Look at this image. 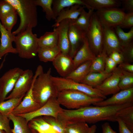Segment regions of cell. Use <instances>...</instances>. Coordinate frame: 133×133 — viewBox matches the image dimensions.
<instances>
[{"mask_svg": "<svg viewBox=\"0 0 133 133\" xmlns=\"http://www.w3.org/2000/svg\"><path fill=\"white\" fill-rule=\"evenodd\" d=\"M122 9L127 13L133 12V0H120Z\"/></svg>", "mask_w": 133, "mask_h": 133, "instance_id": "45", "label": "cell"}, {"mask_svg": "<svg viewBox=\"0 0 133 133\" xmlns=\"http://www.w3.org/2000/svg\"><path fill=\"white\" fill-rule=\"evenodd\" d=\"M10 120L8 116L0 113V129L6 133H12L10 125Z\"/></svg>", "mask_w": 133, "mask_h": 133, "instance_id": "42", "label": "cell"}, {"mask_svg": "<svg viewBox=\"0 0 133 133\" xmlns=\"http://www.w3.org/2000/svg\"><path fill=\"white\" fill-rule=\"evenodd\" d=\"M51 68L45 73L42 66L37 67L34 75L33 95L36 101L42 107L50 98L56 97L58 91L51 79Z\"/></svg>", "mask_w": 133, "mask_h": 133, "instance_id": "2", "label": "cell"}, {"mask_svg": "<svg viewBox=\"0 0 133 133\" xmlns=\"http://www.w3.org/2000/svg\"><path fill=\"white\" fill-rule=\"evenodd\" d=\"M107 56L105 51L103 49L102 52L96 56L93 60L90 72L99 73L103 72L106 59Z\"/></svg>", "mask_w": 133, "mask_h": 133, "instance_id": "33", "label": "cell"}, {"mask_svg": "<svg viewBox=\"0 0 133 133\" xmlns=\"http://www.w3.org/2000/svg\"><path fill=\"white\" fill-rule=\"evenodd\" d=\"M121 28L131 29L133 27V12L126 13L121 24Z\"/></svg>", "mask_w": 133, "mask_h": 133, "instance_id": "43", "label": "cell"}, {"mask_svg": "<svg viewBox=\"0 0 133 133\" xmlns=\"http://www.w3.org/2000/svg\"><path fill=\"white\" fill-rule=\"evenodd\" d=\"M90 129L87 123L77 122L66 125L65 133H88Z\"/></svg>", "mask_w": 133, "mask_h": 133, "instance_id": "36", "label": "cell"}, {"mask_svg": "<svg viewBox=\"0 0 133 133\" xmlns=\"http://www.w3.org/2000/svg\"><path fill=\"white\" fill-rule=\"evenodd\" d=\"M133 105V102H129L118 105H90L73 110L63 109L58 118L65 125L79 122L93 124L103 121L115 122L117 121L116 114L119 111Z\"/></svg>", "mask_w": 133, "mask_h": 133, "instance_id": "1", "label": "cell"}, {"mask_svg": "<svg viewBox=\"0 0 133 133\" xmlns=\"http://www.w3.org/2000/svg\"><path fill=\"white\" fill-rule=\"evenodd\" d=\"M116 121L118 123L119 133H132L124 122L119 118L117 117Z\"/></svg>", "mask_w": 133, "mask_h": 133, "instance_id": "47", "label": "cell"}, {"mask_svg": "<svg viewBox=\"0 0 133 133\" xmlns=\"http://www.w3.org/2000/svg\"><path fill=\"white\" fill-rule=\"evenodd\" d=\"M86 8L84 6L76 4L65 8L59 13L55 20L52 27L56 28L62 21L66 19L76 20L80 16L82 10Z\"/></svg>", "mask_w": 133, "mask_h": 133, "instance_id": "20", "label": "cell"}, {"mask_svg": "<svg viewBox=\"0 0 133 133\" xmlns=\"http://www.w3.org/2000/svg\"><path fill=\"white\" fill-rule=\"evenodd\" d=\"M57 99L60 105L69 110L77 109L91 104L94 105L104 100L102 98H93L83 92L71 90L58 92Z\"/></svg>", "mask_w": 133, "mask_h": 133, "instance_id": "4", "label": "cell"}, {"mask_svg": "<svg viewBox=\"0 0 133 133\" xmlns=\"http://www.w3.org/2000/svg\"><path fill=\"white\" fill-rule=\"evenodd\" d=\"M116 116L119 118L132 133H133V105L119 111L117 113Z\"/></svg>", "mask_w": 133, "mask_h": 133, "instance_id": "31", "label": "cell"}, {"mask_svg": "<svg viewBox=\"0 0 133 133\" xmlns=\"http://www.w3.org/2000/svg\"><path fill=\"white\" fill-rule=\"evenodd\" d=\"M6 55L7 54L5 55V56L4 57L3 61H2L1 64L0 65V71L3 66L4 63L5 61L6 57Z\"/></svg>", "mask_w": 133, "mask_h": 133, "instance_id": "51", "label": "cell"}, {"mask_svg": "<svg viewBox=\"0 0 133 133\" xmlns=\"http://www.w3.org/2000/svg\"><path fill=\"white\" fill-rule=\"evenodd\" d=\"M14 7L19 17L18 28L12 33L16 35L28 28L36 27L38 23L37 6L34 0H6Z\"/></svg>", "mask_w": 133, "mask_h": 133, "instance_id": "3", "label": "cell"}, {"mask_svg": "<svg viewBox=\"0 0 133 133\" xmlns=\"http://www.w3.org/2000/svg\"><path fill=\"white\" fill-rule=\"evenodd\" d=\"M0 60L8 53L17 54L16 49L13 47L12 44V42L14 41L15 35L11 32L7 31L4 28L0 20Z\"/></svg>", "mask_w": 133, "mask_h": 133, "instance_id": "18", "label": "cell"}, {"mask_svg": "<svg viewBox=\"0 0 133 133\" xmlns=\"http://www.w3.org/2000/svg\"><path fill=\"white\" fill-rule=\"evenodd\" d=\"M51 79L59 92L66 90H77L94 98L104 99L106 97L97 89L85 84L75 82L71 80L61 77L51 76Z\"/></svg>", "mask_w": 133, "mask_h": 133, "instance_id": "7", "label": "cell"}, {"mask_svg": "<svg viewBox=\"0 0 133 133\" xmlns=\"http://www.w3.org/2000/svg\"><path fill=\"white\" fill-rule=\"evenodd\" d=\"M92 60L88 61L81 64L65 78L81 83L89 73Z\"/></svg>", "mask_w": 133, "mask_h": 133, "instance_id": "23", "label": "cell"}, {"mask_svg": "<svg viewBox=\"0 0 133 133\" xmlns=\"http://www.w3.org/2000/svg\"><path fill=\"white\" fill-rule=\"evenodd\" d=\"M85 34L91 49L97 56L103 50L104 27L94 12Z\"/></svg>", "mask_w": 133, "mask_h": 133, "instance_id": "6", "label": "cell"}, {"mask_svg": "<svg viewBox=\"0 0 133 133\" xmlns=\"http://www.w3.org/2000/svg\"><path fill=\"white\" fill-rule=\"evenodd\" d=\"M8 117L13 124V128L11 129L12 133H31L28 123L24 117L12 113L9 115Z\"/></svg>", "mask_w": 133, "mask_h": 133, "instance_id": "25", "label": "cell"}, {"mask_svg": "<svg viewBox=\"0 0 133 133\" xmlns=\"http://www.w3.org/2000/svg\"><path fill=\"white\" fill-rule=\"evenodd\" d=\"M86 36L85 33L78 28L70 20L68 30L70 45L69 55L72 58L82 45Z\"/></svg>", "mask_w": 133, "mask_h": 133, "instance_id": "14", "label": "cell"}, {"mask_svg": "<svg viewBox=\"0 0 133 133\" xmlns=\"http://www.w3.org/2000/svg\"><path fill=\"white\" fill-rule=\"evenodd\" d=\"M53 0H34L36 6H41L45 13L46 17L49 21L55 20L56 17L52 8Z\"/></svg>", "mask_w": 133, "mask_h": 133, "instance_id": "35", "label": "cell"}, {"mask_svg": "<svg viewBox=\"0 0 133 133\" xmlns=\"http://www.w3.org/2000/svg\"><path fill=\"white\" fill-rule=\"evenodd\" d=\"M42 117L58 133H65L66 126L57 118L48 116H43Z\"/></svg>", "mask_w": 133, "mask_h": 133, "instance_id": "39", "label": "cell"}, {"mask_svg": "<svg viewBox=\"0 0 133 133\" xmlns=\"http://www.w3.org/2000/svg\"><path fill=\"white\" fill-rule=\"evenodd\" d=\"M94 10L90 9L88 12L84 8L82 11L78 18L75 20H72L73 24L78 28L85 33L89 25L91 17L94 12Z\"/></svg>", "mask_w": 133, "mask_h": 133, "instance_id": "30", "label": "cell"}, {"mask_svg": "<svg viewBox=\"0 0 133 133\" xmlns=\"http://www.w3.org/2000/svg\"><path fill=\"white\" fill-rule=\"evenodd\" d=\"M62 109L57 97H53L50 98L44 105L36 110L29 113L19 115L25 118L28 123L32 119L40 116H51L57 118Z\"/></svg>", "mask_w": 133, "mask_h": 133, "instance_id": "9", "label": "cell"}, {"mask_svg": "<svg viewBox=\"0 0 133 133\" xmlns=\"http://www.w3.org/2000/svg\"><path fill=\"white\" fill-rule=\"evenodd\" d=\"M122 70L117 67L111 75L105 79L100 85L96 87L104 96L114 94L120 89L118 84L122 74Z\"/></svg>", "mask_w": 133, "mask_h": 133, "instance_id": "12", "label": "cell"}, {"mask_svg": "<svg viewBox=\"0 0 133 133\" xmlns=\"http://www.w3.org/2000/svg\"><path fill=\"white\" fill-rule=\"evenodd\" d=\"M15 10L13 6L6 0L0 1V19Z\"/></svg>", "mask_w": 133, "mask_h": 133, "instance_id": "41", "label": "cell"}, {"mask_svg": "<svg viewBox=\"0 0 133 133\" xmlns=\"http://www.w3.org/2000/svg\"><path fill=\"white\" fill-rule=\"evenodd\" d=\"M95 13L103 27L113 28L121 24L126 13L118 7L99 9Z\"/></svg>", "mask_w": 133, "mask_h": 133, "instance_id": "8", "label": "cell"}, {"mask_svg": "<svg viewBox=\"0 0 133 133\" xmlns=\"http://www.w3.org/2000/svg\"><path fill=\"white\" fill-rule=\"evenodd\" d=\"M97 126L95 124L90 127V129L88 133H95L97 129Z\"/></svg>", "mask_w": 133, "mask_h": 133, "instance_id": "50", "label": "cell"}, {"mask_svg": "<svg viewBox=\"0 0 133 133\" xmlns=\"http://www.w3.org/2000/svg\"><path fill=\"white\" fill-rule=\"evenodd\" d=\"M30 129L44 133H58L48 122L40 116L34 118L28 122Z\"/></svg>", "mask_w": 133, "mask_h": 133, "instance_id": "26", "label": "cell"}, {"mask_svg": "<svg viewBox=\"0 0 133 133\" xmlns=\"http://www.w3.org/2000/svg\"><path fill=\"white\" fill-rule=\"evenodd\" d=\"M32 29L28 28L15 35L14 42L17 54L23 59L34 57L39 48L38 38L36 34L33 33Z\"/></svg>", "mask_w": 133, "mask_h": 133, "instance_id": "5", "label": "cell"}, {"mask_svg": "<svg viewBox=\"0 0 133 133\" xmlns=\"http://www.w3.org/2000/svg\"><path fill=\"white\" fill-rule=\"evenodd\" d=\"M31 133H44L42 132L30 129Z\"/></svg>", "mask_w": 133, "mask_h": 133, "instance_id": "52", "label": "cell"}, {"mask_svg": "<svg viewBox=\"0 0 133 133\" xmlns=\"http://www.w3.org/2000/svg\"><path fill=\"white\" fill-rule=\"evenodd\" d=\"M102 133H117L112 128L109 123L106 122L103 123L101 126Z\"/></svg>", "mask_w": 133, "mask_h": 133, "instance_id": "49", "label": "cell"}, {"mask_svg": "<svg viewBox=\"0 0 133 133\" xmlns=\"http://www.w3.org/2000/svg\"><path fill=\"white\" fill-rule=\"evenodd\" d=\"M118 67L123 70L133 73V65L130 63L123 62L119 65Z\"/></svg>", "mask_w": 133, "mask_h": 133, "instance_id": "48", "label": "cell"}, {"mask_svg": "<svg viewBox=\"0 0 133 133\" xmlns=\"http://www.w3.org/2000/svg\"><path fill=\"white\" fill-rule=\"evenodd\" d=\"M23 70L18 67L9 69L0 78V103L5 100L7 95L13 89Z\"/></svg>", "mask_w": 133, "mask_h": 133, "instance_id": "11", "label": "cell"}, {"mask_svg": "<svg viewBox=\"0 0 133 133\" xmlns=\"http://www.w3.org/2000/svg\"><path fill=\"white\" fill-rule=\"evenodd\" d=\"M24 96L10 99L0 102V113L8 116L19 104Z\"/></svg>", "mask_w": 133, "mask_h": 133, "instance_id": "32", "label": "cell"}, {"mask_svg": "<svg viewBox=\"0 0 133 133\" xmlns=\"http://www.w3.org/2000/svg\"><path fill=\"white\" fill-rule=\"evenodd\" d=\"M34 76L31 87L25 94L19 104L12 112L15 115L25 114L33 112L41 107L36 101L33 93Z\"/></svg>", "mask_w": 133, "mask_h": 133, "instance_id": "13", "label": "cell"}, {"mask_svg": "<svg viewBox=\"0 0 133 133\" xmlns=\"http://www.w3.org/2000/svg\"><path fill=\"white\" fill-rule=\"evenodd\" d=\"M112 73L108 74L104 71L99 73L89 72L81 83L95 88L110 76Z\"/></svg>", "mask_w": 133, "mask_h": 133, "instance_id": "28", "label": "cell"}, {"mask_svg": "<svg viewBox=\"0 0 133 133\" xmlns=\"http://www.w3.org/2000/svg\"><path fill=\"white\" fill-rule=\"evenodd\" d=\"M89 9L97 10L112 7L119 8L121 5L120 0H83Z\"/></svg>", "mask_w": 133, "mask_h": 133, "instance_id": "24", "label": "cell"}, {"mask_svg": "<svg viewBox=\"0 0 133 133\" xmlns=\"http://www.w3.org/2000/svg\"><path fill=\"white\" fill-rule=\"evenodd\" d=\"M17 13L15 10L0 19L1 23L7 31L11 32L17 20Z\"/></svg>", "mask_w": 133, "mask_h": 133, "instance_id": "38", "label": "cell"}, {"mask_svg": "<svg viewBox=\"0 0 133 133\" xmlns=\"http://www.w3.org/2000/svg\"><path fill=\"white\" fill-rule=\"evenodd\" d=\"M76 4L85 6L88 9H89L83 0H53L52 8L56 17L62 10Z\"/></svg>", "mask_w": 133, "mask_h": 133, "instance_id": "27", "label": "cell"}, {"mask_svg": "<svg viewBox=\"0 0 133 133\" xmlns=\"http://www.w3.org/2000/svg\"><path fill=\"white\" fill-rule=\"evenodd\" d=\"M34 75L33 71L29 69L23 70L17 81L9 95L5 99L7 100L19 98L24 96L31 86Z\"/></svg>", "mask_w": 133, "mask_h": 133, "instance_id": "10", "label": "cell"}, {"mask_svg": "<svg viewBox=\"0 0 133 133\" xmlns=\"http://www.w3.org/2000/svg\"><path fill=\"white\" fill-rule=\"evenodd\" d=\"M121 48L114 28L104 27L103 49L107 55L114 51L120 53Z\"/></svg>", "mask_w": 133, "mask_h": 133, "instance_id": "17", "label": "cell"}, {"mask_svg": "<svg viewBox=\"0 0 133 133\" xmlns=\"http://www.w3.org/2000/svg\"><path fill=\"white\" fill-rule=\"evenodd\" d=\"M61 52V51L57 46L52 48H39L37 54L40 61L46 62H52Z\"/></svg>", "mask_w": 133, "mask_h": 133, "instance_id": "29", "label": "cell"}, {"mask_svg": "<svg viewBox=\"0 0 133 133\" xmlns=\"http://www.w3.org/2000/svg\"><path fill=\"white\" fill-rule=\"evenodd\" d=\"M70 20L66 19L61 22L58 27V46L61 52L69 54L70 45L68 37V30Z\"/></svg>", "mask_w": 133, "mask_h": 133, "instance_id": "19", "label": "cell"}, {"mask_svg": "<svg viewBox=\"0 0 133 133\" xmlns=\"http://www.w3.org/2000/svg\"><path fill=\"white\" fill-rule=\"evenodd\" d=\"M121 46H124L133 41V27L127 32H124L119 26L114 28Z\"/></svg>", "mask_w": 133, "mask_h": 133, "instance_id": "34", "label": "cell"}, {"mask_svg": "<svg viewBox=\"0 0 133 133\" xmlns=\"http://www.w3.org/2000/svg\"><path fill=\"white\" fill-rule=\"evenodd\" d=\"M129 102H133V87L121 90L110 98L95 104L100 106H116Z\"/></svg>", "mask_w": 133, "mask_h": 133, "instance_id": "15", "label": "cell"}, {"mask_svg": "<svg viewBox=\"0 0 133 133\" xmlns=\"http://www.w3.org/2000/svg\"><path fill=\"white\" fill-rule=\"evenodd\" d=\"M52 62L54 68L62 77H66L74 69L73 58L68 54L61 52Z\"/></svg>", "mask_w": 133, "mask_h": 133, "instance_id": "16", "label": "cell"}, {"mask_svg": "<svg viewBox=\"0 0 133 133\" xmlns=\"http://www.w3.org/2000/svg\"><path fill=\"white\" fill-rule=\"evenodd\" d=\"M58 27L54 29L52 32H46L38 38L39 48H49L58 46Z\"/></svg>", "mask_w": 133, "mask_h": 133, "instance_id": "22", "label": "cell"}, {"mask_svg": "<svg viewBox=\"0 0 133 133\" xmlns=\"http://www.w3.org/2000/svg\"><path fill=\"white\" fill-rule=\"evenodd\" d=\"M96 56L91 49L86 36L82 45L73 58L74 69L83 63L93 60Z\"/></svg>", "mask_w": 133, "mask_h": 133, "instance_id": "21", "label": "cell"}, {"mask_svg": "<svg viewBox=\"0 0 133 133\" xmlns=\"http://www.w3.org/2000/svg\"><path fill=\"white\" fill-rule=\"evenodd\" d=\"M112 59L117 65L124 62L123 57L121 53L116 51H114L108 56Z\"/></svg>", "mask_w": 133, "mask_h": 133, "instance_id": "46", "label": "cell"}, {"mask_svg": "<svg viewBox=\"0 0 133 133\" xmlns=\"http://www.w3.org/2000/svg\"><path fill=\"white\" fill-rule=\"evenodd\" d=\"M117 65L112 59L108 56L106 59L104 72L108 74L112 73L117 67Z\"/></svg>", "mask_w": 133, "mask_h": 133, "instance_id": "44", "label": "cell"}, {"mask_svg": "<svg viewBox=\"0 0 133 133\" xmlns=\"http://www.w3.org/2000/svg\"><path fill=\"white\" fill-rule=\"evenodd\" d=\"M122 70V74L118 84L120 90H123L133 87V73Z\"/></svg>", "mask_w": 133, "mask_h": 133, "instance_id": "37", "label": "cell"}, {"mask_svg": "<svg viewBox=\"0 0 133 133\" xmlns=\"http://www.w3.org/2000/svg\"><path fill=\"white\" fill-rule=\"evenodd\" d=\"M0 133H6L5 131H4L0 129Z\"/></svg>", "mask_w": 133, "mask_h": 133, "instance_id": "53", "label": "cell"}, {"mask_svg": "<svg viewBox=\"0 0 133 133\" xmlns=\"http://www.w3.org/2000/svg\"><path fill=\"white\" fill-rule=\"evenodd\" d=\"M124 58V62L130 63L133 62V41L121 48L120 52Z\"/></svg>", "mask_w": 133, "mask_h": 133, "instance_id": "40", "label": "cell"}]
</instances>
